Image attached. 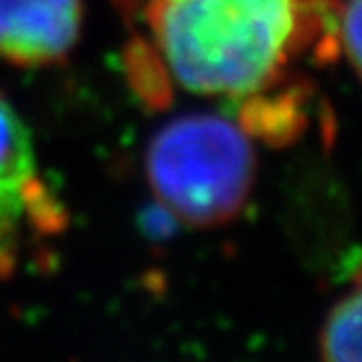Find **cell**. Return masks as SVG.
I'll return each mask as SVG.
<instances>
[{
	"mask_svg": "<svg viewBox=\"0 0 362 362\" xmlns=\"http://www.w3.org/2000/svg\"><path fill=\"white\" fill-rule=\"evenodd\" d=\"M124 61L131 87L143 98V103H148L150 107H164L171 101L166 64L159 52L152 49L148 42L136 40L127 47Z\"/></svg>",
	"mask_w": 362,
	"mask_h": 362,
	"instance_id": "52a82bcc",
	"label": "cell"
},
{
	"mask_svg": "<svg viewBox=\"0 0 362 362\" xmlns=\"http://www.w3.org/2000/svg\"><path fill=\"white\" fill-rule=\"evenodd\" d=\"M33 178L30 136L14 107L0 96V272H10L12 267L10 241L26 211V189Z\"/></svg>",
	"mask_w": 362,
	"mask_h": 362,
	"instance_id": "277c9868",
	"label": "cell"
},
{
	"mask_svg": "<svg viewBox=\"0 0 362 362\" xmlns=\"http://www.w3.org/2000/svg\"><path fill=\"white\" fill-rule=\"evenodd\" d=\"M82 28V0H0V57L21 68L64 61Z\"/></svg>",
	"mask_w": 362,
	"mask_h": 362,
	"instance_id": "3957f363",
	"label": "cell"
},
{
	"mask_svg": "<svg viewBox=\"0 0 362 362\" xmlns=\"http://www.w3.org/2000/svg\"><path fill=\"white\" fill-rule=\"evenodd\" d=\"M322 362H362V283L339 299L320 327Z\"/></svg>",
	"mask_w": 362,
	"mask_h": 362,
	"instance_id": "8992f818",
	"label": "cell"
},
{
	"mask_svg": "<svg viewBox=\"0 0 362 362\" xmlns=\"http://www.w3.org/2000/svg\"><path fill=\"white\" fill-rule=\"evenodd\" d=\"M325 0H150L148 21L185 89L252 96L322 30Z\"/></svg>",
	"mask_w": 362,
	"mask_h": 362,
	"instance_id": "6da1fadb",
	"label": "cell"
},
{
	"mask_svg": "<svg viewBox=\"0 0 362 362\" xmlns=\"http://www.w3.org/2000/svg\"><path fill=\"white\" fill-rule=\"evenodd\" d=\"M339 40L351 66L362 78V0H346L339 10Z\"/></svg>",
	"mask_w": 362,
	"mask_h": 362,
	"instance_id": "ba28073f",
	"label": "cell"
},
{
	"mask_svg": "<svg viewBox=\"0 0 362 362\" xmlns=\"http://www.w3.org/2000/svg\"><path fill=\"white\" fill-rule=\"evenodd\" d=\"M145 171L161 206L194 227L234 220L255 182L248 134L220 115H185L152 138Z\"/></svg>",
	"mask_w": 362,
	"mask_h": 362,
	"instance_id": "7a4b0ae2",
	"label": "cell"
},
{
	"mask_svg": "<svg viewBox=\"0 0 362 362\" xmlns=\"http://www.w3.org/2000/svg\"><path fill=\"white\" fill-rule=\"evenodd\" d=\"M304 101L297 91L269 96L264 91L248 96L238 112V122L248 138H257L264 143H290L304 129Z\"/></svg>",
	"mask_w": 362,
	"mask_h": 362,
	"instance_id": "5b68a950",
	"label": "cell"
}]
</instances>
